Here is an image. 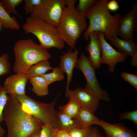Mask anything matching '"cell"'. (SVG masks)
Returning <instances> with one entry per match:
<instances>
[{
  "mask_svg": "<svg viewBox=\"0 0 137 137\" xmlns=\"http://www.w3.org/2000/svg\"><path fill=\"white\" fill-rule=\"evenodd\" d=\"M59 93L48 103L37 101L25 94L15 96L21 102L23 110L40 121L43 125L50 124L58 129L59 111L55 106Z\"/></svg>",
  "mask_w": 137,
  "mask_h": 137,
  "instance_id": "6",
  "label": "cell"
},
{
  "mask_svg": "<svg viewBox=\"0 0 137 137\" xmlns=\"http://www.w3.org/2000/svg\"><path fill=\"white\" fill-rule=\"evenodd\" d=\"M59 130L49 124L43 125L40 130V137H57Z\"/></svg>",
  "mask_w": 137,
  "mask_h": 137,
  "instance_id": "25",
  "label": "cell"
},
{
  "mask_svg": "<svg viewBox=\"0 0 137 137\" xmlns=\"http://www.w3.org/2000/svg\"><path fill=\"white\" fill-rule=\"evenodd\" d=\"M23 29L26 34L32 33L35 36L40 44L47 49L52 47L61 49L65 47V43L57 28L43 20L30 16Z\"/></svg>",
  "mask_w": 137,
  "mask_h": 137,
  "instance_id": "5",
  "label": "cell"
},
{
  "mask_svg": "<svg viewBox=\"0 0 137 137\" xmlns=\"http://www.w3.org/2000/svg\"><path fill=\"white\" fill-rule=\"evenodd\" d=\"M97 125L102 128L106 137H137L135 132L122 123L111 124L100 119Z\"/></svg>",
  "mask_w": 137,
  "mask_h": 137,
  "instance_id": "14",
  "label": "cell"
},
{
  "mask_svg": "<svg viewBox=\"0 0 137 137\" xmlns=\"http://www.w3.org/2000/svg\"><path fill=\"white\" fill-rule=\"evenodd\" d=\"M108 2V0H98L85 13L89 20V25L83 35L85 40H88L89 34L93 31L103 33L106 40L118 36V22L121 15L119 13L111 14L107 8Z\"/></svg>",
  "mask_w": 137,
  "mask_h": 137,
  "instance_id": "2",
  "label": "cell"
},
{
  "mask_svg": "<svg viewBox=\"0 0 137 137\" xmlns=\"http://www.w3.org/2000/svg\"></svg>",
  "mask_w": 137,
  "mask_h": 137,
  "instance_id": "41",
  "label": "cell"
},
{
  "mask_svg": "<svg viewBox=\"0 0 137 137\" xmlns=\"http://www.w3.org/2000/svg\"><path fill=\"white\" fill-rule=\"evenodd\" d=\"M14 62L13 70L16 73L25 74L32 66L51 55L48 50L30 39L17 41L13 48Z\"/></svg>",
  "mask_w": 137,
  "mask_h": 137,
  "instance_id": "4",
  "label": "cell"
},
{
  "mask_svg": "<svg viewBox=\"0 0 137 137\" xmlns=\"http://www.w3.org/2000/svg\"><path fill=\"white\" fill-rule=\"evenodd\" d=\"M97 0H79L78 3L76 8L77 11L84 14L89 9L97 2Z\"/></svg>",
  "mask_w": 137,
  "mask_h": 137,
  "instance_id": "27",
  "label": "cell"
},
{
  "mask_svg": "<svg viewBox=\"0 0 137 137\" xmlns=\"http://www.w3.org/2000/svg\"><path fill=\"white\" fill-rule=\"evenodd\" d=\"M28 80L25 74L16 73L6 79L3 87L9 95H24L25 94V87Z\"/></svg>",
  "mask_w": 137,
  "mask_h": 137,
  "instance_id": "13",
  "label": "cell"
},
{
  "mask_svg": "<svg viewBox=\"0 0 137 137\" xmlns=\"http://www.w3.org/2000/svg\"><path fill=\"white\" fill-rule=\"evenodd\" d=\"M79 49L75 48L73 51V49L70 48L60 57L59 67L63 73L66 74L67 77L65 93L69 89V85L72 80L73 69L78 59Z\"/></svg>",
  "mask_w": 137,
  "mask_h": 137,
  "instance_id": "12",
  "label": "cell"
},
{
  "mask_svg": "<svg viewBox=\"0 0 137 137\" xmlns=\"http://www.w3.org/2000/svg\"><path fill=\"white\" fill-rule=\"evenodd\" d=\"M90 42L86 46V49L88 52L89 58L96 69L99 68L100 65V57L101 48L98 36V32L93 31L89 35Z\"/></svg>",
  "mask_w": 137,
  "mask_h": 137,
  "instance_id": "15",
  "label": "cell"
},
{
  "mask_svg": "<svg viewBox=\"0 0 137 137\" xmlns=\"http://www.w3.org/2000/svg\"><path fill=\"white\" fill-rule=\"evenodd\" d=\"M66 6L65 0H42L34 7L30 16L43 20L57 27Z\"/></svg>",
  "mask_w": 137,
  "mask_h": 137,
  "instance_id": "8",
  "label": "cell"
},
{
  "mask_svg": "<svg viewBox=\"0 0 137 137\" xmlns=\"http://www.w3.org/2000/svg\"><path fill=\"white\" fill-rule=\"evenodd\" d=\"M87 129L75 128L67 132L71 137H85Z\"/></svg>",
  "mask_w": 137,
  "mask_h": 137,
  "instance_id": "32",
  "label": "cell"
},
{
  "mask_svg": "<svg viewBox=\"0 0 137 137\" xmlns=\"http://www.w3.org/2000/svg\"><path fill=\"white\" fill-rule=\"evenodd\" d=\"M31 136H30V137H31Z\"/></svg>",
  "mask_w": 137,
  "mask_h": 137,
  "instance_id": "40",
  "label": "cell"
},
{
  "mask_svg": "<svg viewBox=\"0 0 137 137\" xmlns=\"http://www.w3.org/2000/svg\"><path fill=\"white\" fill-rule=\"evenodd\" d=\"M6 131L3 128L0 123V137H4Z\"/></svg>",
  "mask_w": 137,
  "mask_h": 137,
  "instance_id": "37",
  "label": "cell"
},
{
  "mask_svg": "<svg viewBox=\"0 0 137 137\" xmlns=\"http://www.w3.org/2000/svg\"><path fill=\"white\" fill-rule=\"evenodd\" d=\"M1 26V24H0V26Z\"/></svg>",
  "mask_w": 137,
  "mask_h": 137,
  "instance_id": "39",
  "label": "cell"
},
{
  "mask_svg": "<svg viewBox=\"0 0 137 137\" xmlns=\"http://www.w3.org/2000/svg\"><path fill=\"white\" fill-rule=\"evenodd\" d=\"M59 127L60 130H64L67 131L75 128H82L76 120L59 112Z\"/></svg>",
  "mask_w": 137,
  "mask_h": 137,
  "instance_id": "22",
  "label": "cell"
},
{
  "mask_svg": "<svg viewBox=\"0 0 137 137\" xmlns=\"http://www.w3.org/2000/svg\"><path fill=\"white\" fill-rule=\"evenodd\" d=\"M131 63L132 65L135 67L137 66V52L131 56Z\"/></svg>",
  "mask_w": 137,
  "mask_h": 137,
  "instance_id": "36",
  "label": "cell"
},
{
  "mask_svg": "<svg viewBox=\"0 0 137 137\" xmlns=\"http://www.w3.org/2000/svg\"><path fill=\"white\" fill-rule=\"evenodd\" d=\"M65 96L75 101L81 108L88 110L93 114L99 105L100 100L99 98L80 87L73 90L69 89L65 93Z\"/></svg>",
  "mask_w": 137,
  "mask_h": 137,
  "instance_id": "11",
  "label": "cell"
},
{
  "mask_svg": "<svg viewBox=\"0 0 137 137\" xmlns=\"http://www.w3.org/2000/svg\"><path fill=\"white\" fill-rule=\"evenodd\" d=\"M68 102L59 107L60 113L73 118H75L81 108L79 105L71 98H69Z\"/></svg>",
  "mask_w": 137,
  "mask_h": 137,
  "instance_id": "21",
  "label": "cell"
},
{
  "mask_svg": "<svg viewBox=\"0 0 137 137\" xmlns=\"http://www.w3.org/2000/svg\"><path fill=\"white\" fill-rule=\"evenodd\" d=\"M119 119L121 120L128 119L133 122L137 125V110L130 111H126L119 115Z\"/></svg>",
  "mask_w": 137,
  "mask_h": 137,
  "instance_id": "30",
  "label": "cell"
},
{
  "mask_svg": "<svg viewBox=\"0 0 137 137\" xmlns=\"http://www.w3.org/2000/svg\"><path fill=\"white\" fill-rule=\"evenodd\" d=\"M8 55L7 53H5L0 56V76L9 73L11 67Z\"/></svg>",
  "mask_w": 137,
  "mask_h": 137,
  "instance_id": "26",
  "label": "cell"
},
{
  "mask_svg": "<svg viewBox=\"0 0 137 137\" xmlns=\"http://www.w3.org/2000/svg\"><path fill=\"white\" fill-rule=\"evenodd\" d=\"M57 137H71L69 133L66 130L59 129Z\"/></svg>",
  "mask_w": 137,
  "mask_h": 137,
  "instance_id": "35",
  "label": "cell"
},
{
  "mask_svg": "<svg viewBox=\"0 0 137 137\" xmlns=\"http://www.w3.org/2000/svg\"><path fill=\"white\" fill-rule=\"evenodd\" d=\"M48 60L41 61L31 66L25 74L28 80L40 76L53 69Z\"/></svg>",
  "mask_w": 137,
  "mask_h": 137,
  "instance_id": "18",
  "label": "cell"
},
{
  "mask_svg": "<svg viewBox=\"0 0 137 137\" xmlns=\"http://www.w3.org/2000/svg\"><path fill=\"white\" fill-rule=\"evenodd\" d=\"M3 117L8 131L7 137H30L40 131L43 125L23 109L16 96L8 95Z\"/></svg>",
  "mask_w": 137,
  "mask_h": 137,
  "instance_id": "1",
  "label": "cell"
},
{
  "mask_svg": "<svg viewBox=\"0 0 137 137\" xmlns=\"http://www.w3.org/2000/svg\"><path fill=\"white\" fill-rule=\"evenodd\" d=\"M121 76L124 80L127 82L137 90V75L136 74L122 72Z\"/></svg>",
  "mask_w": 137,
  "mask_h": 137,
  "instance_id": "29",
  "label": "cell"
},
{
  "mask_svg": "<svg viewBox=\"0 0 137 137\" xmlns=\"http://www.w3.org/2000/svg\"><path fill=\"white\" fill-rule=\"evenodd\" d=\"M75 67L80 70L84 75L87 83L83 89L99 98L108 102L110 98L108 92L101 88L96 74V69L89 58L81 52L76 61Z\"/></svg>",
  "mask_w": 137,
  "mask_h": 137,
  "instance_id": "7",
  "label": "cell"
},
{
  "mask_svg": "<svg viewBox=\"0 0 137 137\" xmlns=\"http://www.w3.org/2000/svg\"><path fill=\"white\" fill-rule=\"evenodd\" d=\"M23 1V0H1L0 2L8 13H11L14 15H17L21 19L22 18L15 8L16 7L21 4Z\"/></svg>",
  "mask_w": 137,
  "mask_h": 137,
  "instance_id": "24",
  "label": "cell"
},
{
  "mask_svg": "<svg viewBox=\"0 0 137 137\" xmlns=\"http://www.w3.org/2000/svg\"><path fill=\"white\" fill-rule=\"evenodd\" d=\"M24 6L25 14H27L31 13L34 6L40 4L42 0H24Z\"/></svg>",
  "mask_w": 137,
  "mask_h": 137,
  "instance_id": "31",
  "label": "cell"
},
{
  "mask_svg": "<svg viewBox=\"0 0 137 137\" xmlns=\"http://www.w3.org/2000/svg\"><path fill=\"white\" fill-rule=\"evenodd\" d=\"M107 8L109 10L114 11L117 10L119 6L117 2L115 0H112L108 2Z\"/></svg>",
  "mask_w": 137,
  "mask_h": 137,
  "instance_id": "34",
  "label": "cell"
},
{
  "mask_svg": "<svg viewBox=\"0 0 137 137\" xmlns=\"http://www.w3.org/2000/svg\"><path fill=\"white\" fill-rule=\"evenodd\" d=\"M76 0H65L66 6L57 28L65 43L75 49L76 44L82 32L87 28L84 14L78 12L75 7Z\"/></svg>",
  "mask_w": 137,
  "mask_h": 137,
  "instance_id": "3",
  "label": "cell"
},
{
  "mask_svg": "<svg viewBox=\"0 0 137 137\" xmlns=\"http://www.w3.org/2000/svg\"><path fill=\"white\" fill-rule=\"evenodd\" d=\"M108 40L117 49L118 51L126 56H132L137 52V45L134 42L133 39L125 40L116 36Z\"/></svg>",
  "mask_w": 137,
  "mask_h": 137,
  "instance_id": "16",
  "label": "cell"
},
{
  "mask_svg": "<svg viewBox=\"0 0 137 137\" xmlns=\"http://www.w3.org/2000/svg\"><path fill=\"white\" fill-rule=\"evenodd\" d=\"M0 24L6 29L19 30L20 26L15 17L11 16L0 2Z\"/></svg>",
  "mask_w": 137,
  "mask_h": 137,
  "instance_id": "19",
  "label": "cell"
},
{
  "mask_svg": "<svg viewBox=\"0 0 137 137\" xmlns=\"http://www.w3.org/2000/svg\"><path fill=\"white\" fill-rule=\"evenodd\" d=\"M98 36L101 48V64H107L108 66L109 72L113 73L116 64L118 62H124L127 58V56L114 49L106 41L103 33L98 32Z\"/></svg>",
  "mask_w": 137,
  "mask_h": 137,
  "instance_id": "9",
  "label": "cell"
},
{
  "mask_svg": "<svg viewBox=\"0 0 137 137\" xmlns=\"http://www.w3.org/2000/svg\"><path fill=\"white\" fill-rule=\"evenodd\" d=\"M40 130L32 136L31 137H40Z\"/></svg>",
  "mask_w": 137,
  "mask_h": 137,
  "instance_id": "38",
  "label": "cell"
},
{
  "mask_svg": "<svg viewBox=\"0 0 137 137\" xmlns=\"http://www.w3.org/2000/svg\"><path fill=\"white\" fill-rule=\"evenodd\" d=\"M7 95L3 86H0V123L4 121L3 113L8 99Z\"/></svg>",
  "mask_w": 137,
  "mask_h": 137,
  "instance_id": "28",
  "label": "cell"
},
{
  "mask_svg": "<svg viewBox=\"0 0 137 137\" xmlns=\"http://www.w3.org/2000/svg\"><path fill=\"white\" fill-rule=\"evenodd\" d=\"M29 80L32 86L31 90L37 96L42 97L48 94V85L42 77L37 76Z\"/></svg>",
  "mask_w": 137,
  "mask_h": 137,
  "instance_id": "20",
  "label": "cell"
},
{
  "mask_svg": "<svg viewBox=\"0 0 137 137\" xmlns=\"http://www.w3.org/2000/svg\"><path fill=\"white\" fill-rule=\"evenodd\" d=\"M75 119L79 125L83 129H87L94 125H97L100 119L88 110L81 108Z\"/></svg>",
  "mask_w": 137,
  "mask_h": 137,
  "instance_id": "17",
  "label": "cell"
},
{
  "mask_svg": "<svg viewBox=\"0 0 137 137\" xmlns=\"http://www.w3.org/2000/svg\"><path fill=\"white\" fill-rule=\"evenodd\" d=\"M85 137H104L96 126H91L88 128Z\"/></svg>",
  "mask_w": 137,
  "mask_h": 137,
  "instance_id": "33",
  "label": "cell"
},
{
  "mask_svg": "<svg viewBox=\"0 0 137 137\" xmlns=\"http://www.w3.org/2000/svg\"><path fill=\"white\" fill-rule=\"evenodd\" d=\"M137 20V4L132 6L128 13L121 15L118 22V35L122 39H133Z\"/></svg>",
  "mask_w": 137,
  "mask_h": 137,
  "instance_id": "10",
  "label": "cell"
},
{
  "mask_svg": "<svg viewBox=\"0 0 137 137\" xmlns=\"http://www.w3.org/2000/svg\"><path fill=\"white\" fill-rule=\"evenodd\" d=\"M64 74L59 66L53 68L52 72L45 73L40 76L44 79L49 85L54 82L63 80L65 77Z\"/></svg>",
  "mask_w": 137,
  "mask_h": 137,
  "instance_id": "23",
  "label": "cell"
}]
</instances>
